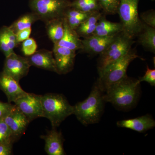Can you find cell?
<instances>
[{"label": "cell", "mask_w": 155, "mask_h": 155, "mask_svg": "<svg viewBox=\"0 0 155 155\" xmlns=\"http://www.w3.org/2000/svg\"><path fill=\"white\" fill-rule=\"evenodd\" d=\"M140 83L138 79L127 75L105 92L104 100L120 110L130 109L138 99Z\"/></svg>", "instance_id": "cell-1"}, {"label": "cell", "mask_w": 155, "mask_h": 155, "mask_svg": "<svg viewBox=\"0 0 155 155\" xmlns=\"http://www.w3.org/2000/svg\"><path fill=\"white\" fill-rule=\"evenodd\" d=\"M104 93L97 81L86 99L73 106V115L84 125L87 126L99 122L104 113L105 102Z\"/></svg>", "instance_id": "cell-2"}, {"label": "cell", "mask_w": 155, "mask_h": 155, "mask_svg": "<svg viewBox=\"0 0 155 155\" xmlns=\"http://www.w3.org/2000/svg\"><path fill=\"white\" fill-rule=\"evenodd\" d=\"M43 117L50 120L52 127H59L68 116L73 115L74 107L64 95L48 93L41 96Z\"/></svg>", "instance_id": "cell-3"}, {"label": "cell", "mask_w": 155, "mask_h": 155, "mask_svg": "<svg viewBox=\"0 0 155 155\" xmlns=\"http://www.w3.org/2000/svg\"><path fill=\"white\" fill-rule=\"evenodd\" d=\"M140 58L136 51L131 48L124 56L106 67L99 73L97 81L105 92L110 87L127 76V71L130 63L137 58Z\"/></svg>", "instance_id": "cell-4"}, {"label": "cell", "mask_w": 155, "mask_h": 155, "mask_svg": "<svg viewBox=\"0 0 155 155\" xmlns=\"http://www.w3.org/2000/svg\"><path fill=\"white\" fill-rule=\"evenodd\" d=\"M133 39L123 31L118 34L109 46L99 54L97 64L99 73L126 54L135 42Z\"/></svg>", "instance_id": "cell-5"}, {"label": "cell", "mask_w": 155, "mask_h": 155, "mask_svg": "<svg viewBox=\"0 0 155 155\" xmlns=\"http://www.w3.org/2000/svg\"><path fill=\"white\" fill-rule=\"evenodd\" d=\"M139 1L121 0L117 12L123 32L133 38L137 36L143 25L138 12Z\"/></svg>", "instance_id": "cell-6"}, {"label": "cell", "mask_w": 155, "mask_h": 155, "mask_svg": "<svg viewBox=\"0 0 155 155\" xmlns=\"http://www.w3.org/2000/svg\"><path fill=\"white\" fill-rule=\"evenodd\" d=\"M70 3L69 0H29V6L39 19L46 22L63 18Z\"/></svg>", "instance_id": "cell-7"}, {"label": "cell", "mask_w": 155, "mask_h": 155, "mask_svg": "<svg viewBox=\"0 0 155 155\" xmlns=\"http://www.w3.org/2000/svg\"><path fill=\"white\" fill-rule=\"evenodd\" d=\"M41 96L27 93L14 102L30 122L39 117H43Z\"/></svg>", "instance_id": "cell-8"}, {"label": "cell", "mask_w": 155, "mask_h": 155, "mask_svg": "<svg viewBox=\"0 0 155 155\" xmlns=\"http://www.w3.org/2000/svg\"><path fill=\"white\" fill-rule=\"evenodd\" d=\"M31 67L27 58L14 52L6 57L3 72L19 82L27 75Z\"/></svg>", "instance_id": "cell-9"}, {"label": "cell", "mask_w": 155, "mask_h": 155, "mask_svg": "<svg viewBox=\"0 0 155 155\" xmlns=\"http://www.w3.org/2000/svg\"><path fill=\"white\" fill-rule=\"evenodd\" d=\"M3 119L11 130L14 142L18 140L25 133L30 122L15 105Z\"/></svg>", "instance_id": "cell-10"}, {"label": "cell", "mask_w": 155, "mask_h": 155, "mask_svg": "<svg viewBox=\"0 0 155 155\" xmlns=\"http://www.w3.org/2000/svg\"><path fill=\"white\" fill-rule=\"evenodd\" d=\"M52 51L57 73L66 74L72 71L75 64L76 51L54 45Z\"/></svg>", "instance_id": "cell-11"}, {"label": "cell", "mask_w": 155, "mask_h": 155, "mask_svg": "<svg viewBox=\"0 0 155 155\" xmlns=\"http://www.w3.org/2000/svg\"><path fill=\"white\" fill-rule=\"evenodd\" d=\"M0 89L7 96L8 102H14L27 92L19 85V82L2 72L0 73Z\"/></svg>", "instance_id": "cell-12"}, {"label": "cell", "mask_w": 155, "mask_h": 155, "mask_svg": "<svg viewBox=\"0 0 155 155\" xmlns=\"http://www.w3.org/2000/svg\"><path fill=\"white\" fill-rule=\"evenodd\" d=\"M26 58L31 66L57 73L55 61L51 51L45 49L39 50Z\"/></svg>", "instance_id": "cell-13"}, {"label": "cell", "mask_w": 155, "mask_h": 155, "mask_svg": "<svg viewBox=\"0 0 155 155\" xmlns=\"http://www.w3.org/2000/svg\"><path fill=\"white\" fill-rule=\"evenodd\" d=\"M41 137L45 141V151L49 155H66L64 148V139L61 132L52 127L46 135Z\"/></svg>", "instance_id": "cell-14"}, {"label": "cell", "mask_w": 155, "mask_h": 155, "mask_svg": "<svg viewBox=\"0 0 155 155\" xmlns=\"http://www.w3.org/2000/svg\"><path fill=\"white\" fill-rule=\"evenodd\" d=\"M117 125L119 127L142 133L154 127L155 121L150 115L147 114L137 118L118 121Z\"/></svg>", "instance_id": "cell-15"}, {"label": "cell", "mask_w": 155, "mask_h": 155, "mask_svg": "<svg viewBox=\"0 0 155 155\" xmlns=\"http://www.w3.org/2000/svg\"><path fill=\"white\" fill-rule=\"evenodd\" d=\"M64 35L61 40L57 44L54 45L75 51L82 50L83 45L81 40L80 39V36L75 29H72L69 27L64 18Z\"/></svg>", "instance_id": "cell-16"}, {"label": "cell", "mask_w": 155, "mask_h": 155, "mask_svg": "<svg viewBox=\"0 0 155 155\" xmlns=\"http://www.w3.org/2000/svg\"><path fill=\"white\" fill-rule=\"evenodd\" d=\"M123 31L122 24L114 22L106 19L104 16L100 18L92 35L108 37L116 35Z\"/></svg>", "instance_id": "cell-17"}, {"label": "cell", "mask_w": 155, "mask_h": 155, "mask_svg": "<svg viewBox=\"0 0 155 155\" xmlns=\"http://www.w3.org/2000/svg\"><path fill=\"white\" fill-rule=\"evenodd\" d=\"M16 34L8 26L0 29V50L5 57L14 52V48L18 45Z\"/></svg>", "instance_id": "cell-18"}, {"label": "cell", "mask_w": 155, "mask_h": 155, "mask_svg": "<svg viewBox=\"0 0 155 155\" xmlns=\"http://www.w3.org/2000/svg\"><path fill=\"white\" fill-rule=\"evenodd\" d=\"M102 15L100 11L94 12L75 29L78 35L84 38L92 35L97 23Z\"/></svg>", "instance_id": "cell-19"}, {"label": "cell", "mask_w": 155, "mask_h": 155, "mask_svg": "<svg viewBox=\"0 0 155 155\" xmlns=\"http://www.w3.org/2000/svg\"><path fill=\"white\" fill-rule=\"evenodd\" d=\"M137 37L140 44L147 51L155 54V28L143 22L142 28Z\"/></svg>", "instance_id": "cell-20"}, {"label": "cell", "mask_w": 155, "mask_h": 155, "mask_svg": "<svg viewBox=\"0 0 155 155\" xmlns=\"http://www.w3.org/2000/svg\"><path fill=\"white\" fill-rule=\"evenodd\" d=\"M46 23L47 32L49 38L54 45L57 44L64 35V18L52 19Z\"/></svg>", "instance_id": "cell-21"}, {"label": "cell", "mask_w": 155, "mask_h": 155, "mask_svg": "<svg viewBox=\"0 0 155 155\" xmlns=\"http://www.w3.org/2000/svg\"><path fill=\"white\" fill-rule=\"evenodd\" d=\"M93 12L86 13L69 8L65 12L64 18L69 27L75 30Z\"/></svg>", "instance_id": "cell-22"}, {"label": "cell", "mask_w": 155, "mask_h": 155, "mask_svg": "<svg viewBox=\"0 0 155 155\" xmlns=\"http://www.w3.org/2000/svg\"><path fill=\"white\" fill-rule=\"evenodd\" d=\"M39 19L37 15L33 12L27 13L19 17L9 27L16 34L22 29L31 28L32 24Z\"/></svg>", "instance_id": "cell-23"}, {"label": "cell", "mask_w": 155, "mask_h": 155, "mask_svg": "<svg viewBox=\"0 0 155 155\" xmlns=\"http://www.w3.org/2000/svg\"><path fill=\"white\" fill-rule=\"evenodd\" d=\"M70 8L86 13L101 10L99 0H73L70 3Z\"/></svg>", "instance_id": "cell-24"}, {"label": "cell", "mask_w": 155, "mask_h": 155, "mask_svg": "<svg viewBox=\"0 0 155 155\" xmlns=\"http://www.w3.org/2000/svg\"><path fill=\"white\" fill-rule=\"evenodd\" d=\"M121 0H99L101 9L105 14H117Z\"/></svg>", "instance_id": "cell-25"}, {"label": "cell", "mask_w": 155, "mask_h": 155, "mask_svg": "<svg viewBox=\"0 0 155 155\" xmlns=\"http://www.w3.org/2000/svg\"><path fill=\"white\" fill-rule=\"evenodd\" d=\"M22 42V51L26 57H29L36 51L37 45L33 38H29Z\"/></svg>", "instance_id": "cell-26"}, {"label": "cell", "mask_w": 155, "mask_h": 155, "mask_svg": "<svg viewBox=\"0 0 155 155\" xmlns=\"http://www.w3.org/2000/svg\"><path fill=\"white\" fill-rule=\"evenodd\" d=\"M15 142L8 125L3 119H0V142Z\"/></svg>", "instance_id": "cell-27"}, {"label": "cell", "mask_w": 155, "mask_h": 155, "mask_svg": "<svg viewBox=\"0 0 155 155\" xmlns=\"http://www.w3.org/2000/svg\"><path fill=\"white\" fill-rule=\"evenodd\" d=\"M140 18L145 24L155 28V11L153 9L142 12Z\"/></svg>", "instance_id": "cell-28"}, {"label": "cell", "mask_w": 155, "mask_h": 155, "mask_svg": "<svg viewBox=\"0 0 155 155\" xmlns=\"http://www.w3.org/2000/svg\"><path fill=\"white\" fill-rule=\"evenodd\" d=\"M139 82L145 81L150 84L151 86L155 85V69H151L147 66V69L143 77L139 78L138 79Z\"/></svg>", "instance_id": "cell-29"}, {"label": "cell", "mask_w": 155, "mask_h": 155, "mask_svg": "<svg viewBox=\"0 0 155 155\" xmlns=\"http://www.w3.org/2000/svg\"><path fill=\"white\" fill-rule=\"evenodd\" d=\"M13 143L12 142H0V155L12 154Z\"/></svg>", "instance_id": "cell-30"}, {"label": "cell", "mask_w": 155, "mask_h": 155, "mask_svg": "<svg viewBox=\"0 0 155 155\" xmlns=\"http://www.w3.org/2000/svg\"><path fill=\"white\" fill-rule=\"evenodd\" d=\"M31 32V28H25L18 31L16 34L17 43L23 42L29 38Z\"/></svg>", "instance_id": "cell-31"}, {"label": "cell", "mask_w": 155, "mask_h": 155, "mask_svg": "<svg viewBox=\"0 0 155 155\" xmlns=\"http://www.w3.org/2000/svg\"><path fill=\"white\" fill-rule=\"evenodd\" d=\"M14 105L0 101V119H3L11 110Z\"/></svg>", "instance_id": "cell-32"}]
</instances>
